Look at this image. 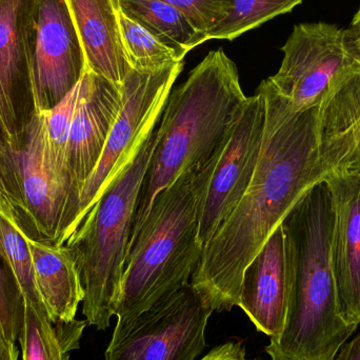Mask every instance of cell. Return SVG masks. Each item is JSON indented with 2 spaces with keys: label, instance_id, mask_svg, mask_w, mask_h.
<instances>
[{
  "label": "cell",
  "instance_id": "cell-1",
  "mask_svg": "<svg viewBox=\"0 0 360 360\" xmlns=\"http://www.w3.org/2000/svg\"><path fill=\"white\" fill-rule=\"evenodd\" d=\"M259 162L247 192L203 248L191 285L214 312L238 304L243 272L271 235L325 173L319 160L316 108L296 111L268 79Z\"/></svg>",
  "mask_w": 360,
  "mask_h": 360
},
{
  "label": "cell",
  "instance_id": "cell-2",
  "mask_svg": "<svg viewBox=\"0 0 360 360\" xmlns=\"http://www.w3.org/2000/svg\"><path fill=\"white\" fill-rule=\"evenodd\" d=\"M248 99L238 69L222 49L211 51L186 82L171 91L137 200L130 245L158 193L188 171L202 168L222 151Z\"/></svg>",
  "mask_w": 360,
  "mask_h": 360
},
{
  "label": "cell",
  "instance_id": "cell-3",
  "mask_svg": "<svg viewBox=\"0 0 360 360\" xmlns=\"http://www.w3.org/2000/svg\"><path fill=\"white\" fill-rule=\"evenodd\" d=\"M291 289L283 331L264 348L271 360H334L356 327L338 306L332 262V209L326 182L313 186L283 222Z\"/></svg>",
  "mask_w": 360,
  "mask_h": 360
},
{
  "label": "cell",
  "instance_id": "cell-4",
  "mask_svg": "<svg viewBox=\"0 0 360 360\" xmlns=\"http://www.w3.org/2000/svg\"><path fill=\"white\" fill-rule=\"evenodd\" d=\"M221 152L202 168L182 174L154 199L129 249L116 326L130 323L190 283L203 251L198 241L199 205Z\"/></svg>",
  "mask_w": 360,
  "mask_h": 360
},
{
  "label": "cell",
  "instance_id": "cell-5",
  "mask_svg": "<svg viewBox=\"0 0 360 360\" xmlns=\"http://www.w3.org/2000/svg\"><path fill=\"white\" fill-rule=\"evenodd\" d=\"M156 129L65 243L75 253L82 275V314L86 323L99 331L107 330L115 316L133 219L155 148Z\"/></svg>",
  "mask_w": 360,
  "mask_h": 360
},
{
  "label": "cell",
  "instance_id": "cell-6",
  "mask_svg": "<svg viewBox=\"0 0 360 360\" xmlns=\"http://www.w3.org/2000/svg\"><path fill=\"white\" fill-rule=\"evenodd\" d=\"M184 61L155 71L131 70L122 84V105L105 151L80 194L76 229L108 186L132 162L146 139L158 127ZM74 231V232H75Z\"/></svg>",
  "mask_w": 360,
  "mask_h": 360
},
{
  "label": "cell",
  "instance_id": "cell-7",
  "mask_svg": "<svg viewBox=\"0 0 360 360\" xmlns=\"http://www.w3.org/2000/svg\"><path fill=\"white\" fill-rule=\"evenodd\" d=\"M214 312L191 283L126 325L116 326L105 360H195Z\"/></svg>",
  "mask_w": 360,
  "mask_h": 360
},
{
  "label": "cell",
  "instance_id": "cell-8",
  "mask_svg": "<svg viewBox=\"0 0 360 360\" xmlns=\"http://www.w3.org/2000/svg\"><path fill=\"white\" fill-rule=\"evenodd\" d=\"M281 50V68L268 80L296 111L316 108L347 74L360 67L347 30L330 23L295 25Z\"/></svg>",
  "mask_w": 360,
  "mask_h": 360
},
{
  "label": "cell",
  "instance_id": "cell-9",
  "mask_svg": "<svg viewBox=\"0 0 360 360\" xmlns=\"http://www.w3.org/2000/svg\"><path fill=\"white\" fill-rule=\"evenodd\" d=\"M266 114V101L257 89L248 99L201 198L198 241L202 249L238 205L253 179L264 143Z\"/></svg>",
  "mask_w": 360,
  "mask_h": 360
},
{
  "label": "cell",
  "instance_id": "cell-10",
  "mask_svg": "<svg viewBox=\"0 0 360 360\" xmlns=\"http://www.w3.org/2000/svg\"><path fill=\"white\" fill-rule=\"evenodd\" d=\"M36 6L37 0H0V115L20 150L38 112L34 86Z\"/></svg>",
  "mask_w": 360,
  "mask_h": 360
},
{
  "label": "cell",
  "instance_id": "cell-11",
  "mask_svg": "<svg viewBox=\"0 0 360 360\" xmlns=\"http://www.w3.org/2000/svg\"><path fill=\"white\" fill-rule=\"evenodd\" d=\"M21 188L35 240L63 245L75 230L78 207L53 166L40 112L32 118L19 153Z\"/></svg>",
  "mask_w": 360,
  "mask_h": 360
},
{
  "label": "cell",
  "instance_id": "cell-12",
  "mask_svg": "<svg viewBox=\"0 0 360 360\" xmlns=\"http://www.w3.org/2000/svg\"><path fill=\"white\" fill-rule=\"evenodd\" d=\"M84 48L67 0H37L34 86L38 112L58 105L86 72Z\"/></svg>",
  "mask_w": 360,
  "mask_h": 360
},
{
  "label": "cell",
  "instance_id": "cell-13",
  "mask_svg": "<svg viewBox=\"0 0 360 360\" xmlns=\"http://www.w3.org/2000/svg\"><path fill=\"white\" fill-rule=\"evenodd\" d=\"M84 82L65 153L67 174L78 207L82 188L97 168L122 105V89L113 82L88 69Z\"/></svg>",
  "mask_w": 360,
  "mask_h": 360
},
{
  "label": "cell",
  "instance_id": "cell-14",
  "mask_svg": "<svg viewBox=\"0 0 360 360\" xmlns=\"http://www.w3.org/2000/svg\"><path fill=\"white\" fill-rule=\"evenodd\" d=\"M290 289L289 241L281 224L245 268L237 307L258 332L275 338L285 326Z\"/></svg>",
  "mask_w": 360,
  "mask_h": 360
},
{
  "label": "cell",
  "instance_id": "cell-15",
  "mask_svg": "<svg viewBox=\"0 0 360 360\" xmlns=\"http://www.w3.org/2000/svg\"><path fill=\"white\" fill-rule=\"evenodd\" d=\"M323 181L332 209L331 251L338 306L349 325L360 323V177L329 176Z\"/></svg>",
  "mask_w": 360,
  "mask_h": 360
},
{
  "label": "cell",
  "instance_id": "cell-16",
  "mask_svg": "<svg viewBox=\"0 0 360 360\" xmlns=\"http://www.w3.org/2000/svg\"><path fill=\"white\" fill-rule=\"evenodd\" d=\"M316 137L326 179L360 177V67L317 105Z\"/></svg>",
  "mask_w": 360,
  "mask_h": 360
},
{
  "label": "cell",
  "instance_id": "cell-17",
  "mask_svg": "<svg viewBox=\"0 0 360 360\" xmlns=\"http://www.w3.org/2000/svg\"><path fill=\"white\" fill-rule=\"evenodd\" d=\"M89 71L122 88L131 71L122 46L117 0H67Z\"/></svg>",
  "mask_w": 360,
  "mask_h": 360
},
{
  "label": "cell",
  "instance_id": "cell-18",
  "mask_svg": "<svg viewBox=\"0 0 360 360\" xmlns=\"http://www.w3.org/2000/svg\"><path fill=\"white\" fill-rule=\"evenodd\" d=\"M36 283L53 323L75 321L84 289L75 253L68 245L27 238Z\"/></svg>",
  "mask_w": 360,
  "mask_h": 360
},
{
  "label": "cell",
  "instance_id": "cell-19",
  "mask_svg": "<svg viewBox=\"0 0 360 360\" xmlns=\"http://www.w3.org/2000/svg\"><path fill=\"white\" fill-rule=\"evenodd\" d=\"M118 8L147 30L160 44L176 54L179 60L191 50L207 41L184 13L160 0H117Z\"/></svg>",
  "mask_w": 360,
  "mask_h": 360
},
{
  "label": "cell",
  "instance_id": "cell-20",
  "mask_svg": "<svg viewBox=\"0 0 360 360\" xmlns=\"http://www.w3.org/2000/svg\"><path fill=\"white\" fill-rule=\"evenodd\" d=\"M86 321L53 323L44 310L25 302V323L18 342L22 360H69L79 348Z\"/></svg>",
  "mask_w": 360,
  "mask_h": 360
},
{
  "label": "cell",
  "instance_id": "cell-21",
  "mask_svg": "<svg viewBox=\"0 0 360 360\" xmlns=\"http://www.w3.org/2000/svg\"><path fill=\"white\" fill-rule=\"evenodd\" d=\"M302 0H224L219 22L207 33V40H234L266 21L291 12Z\"/></svg>",
  "mask_w": 360,
  "mask_h": 360
},
{
  "label": "cell",
  "instance_id": "cell-22",
  "mask_svg": "<svg viewBox=\"0 0 360 360\" xmlns=\"http://www.w3.org/2000/svg\"><path fill=\"white\" fill-rule=\"evenodd\" d=\"M19 153L20 149L0 115V210L32 239L33 232L21 188Z\"/></svg>",
  "mask_w": 360,
  "mask_h": 360
},
{
  "label": "cell",
  "instance_id": "cell-23",
  "mask_svg": "<svg viewBox=\"0 0 360 360\" xmlns=\"http://www.w3.org/2000/svg\"><path fill=\"white\" fill-rule=\"evenodd\" d=\"M84 77H82L77 86L58 105H55L49 111L40 112L42 120H44V134H46L49 155L52 160L53 166L67 181L71 192V184H70L67 168H65V153H67L72 122L75 117L76 111H77L78 105H79L82 95H84ZM72 195H73L78 207V201L74 196L73 192H72Z\"/></svg>",
  "mask_w": 360,
  "mask_h": 360
},
{
  "label": "cell",
  "instance_id": "cell-24",
  "mask_svg": "<svg viewBox=\"0 0 360 360\" xmlns=\"http://www.w3.org/2000/svg\"><path fill=\"white\" fill-rule=\"evenodd\" d=\"M118 22L122 46L131 69L139 72L155 71L171 63H179L173 51L160 44L147 30L127 17L118 8Z\"/></svg>",
  "mask_w": 360,
  "mask_h": 360
},
{
  "label": "cell",
  "instance_id": "cell-25",
  "mask_svg": "<svg viewBox=\"0 0 360 360\" xmlns=\"http://www.w3.org/2000/svg\"><path fill=\"white\" fill-rule=\"evenodd\" d=\"M25 315V298L0 256V330L14 344L22 330Z\"/></svg>",
  "mask_w": 360,
  "mask_h": 360
},
{
  "label": "cell",
  "instance_id": "cell-26",
  "mask_svg": "<svg viewBox=\"0 0 360 360\" xmlns=\"http://www.w3.org/2000/svg\"><path fill=\"white\" fill-rule=\"evenodd\" d=\"M174 6L201 33L207 34L224 16V0H160Z\"/></svg>",
  "mask_w": 360,
  "mask_h": 360
},
{
  "label": "cell",
  "instance_id": "cell-27",
  "mask_svg": "<svg viewBox=\"0 0 360 360\" xmlns=\"http://www.w3.org/2000/svg\"><path fill=\"white\" fill-rule=\"evenodd\" d=\"M200 360H248L245 345L239 340H231L216 347Z\"/></svg>",
  "mask_w": 360,
  "mask_h": 360
},
{
  "label": "cell",
  "instance_id": "cell-28",
  "mask_svg": "<svg viewBox=\"0 0 360 360\" xmlns=\"http://www.w3.org/2000/svg\"><path fill=\"white\" fill-rule=\"evenodd\" d=\"M334 360H360V333L342 345Z\"/></svg>",
  "mask_w": 360,
  "mask_h": 360
},
{
  "label": "cell",
  "instance_id": "cell-29",
  "mask_svg": "<svg viewBox=\"0 0 360 360\" xmlns=\"http://www.w3.org/2000/svg\"><path fill=\"white\" fill-rule=\"evenodd\" d=\"M347 37L353 52L360 59V8L359 12L355 14L350 27L347 30Z\"/></svg>",
  "mask_w": 360,
  "mask_h": 360
},
{
  "label": "cell",
  "instance_id": "cell-30",
  "mask_svg": "<svg viewBox=\"0 0 360 360\" xmlns=\"http://www.w3.org/2000/svg\"><path fill=\"white\" fill-rule=\"evenodd\" d=\"M18 349L0 330V360H18Z\"/></svg>",
  "mask_w": 360,
  "mask_h": 360
},
{
  "label": "cell",
  "instance_id": "cell-31",
  "mask_svg": "<svg viewBox=\"0 0 360 360\" xmlns=\"http://www.w3.org/2000/svg\"><path fill=\"white\" fill-rule=\"evenodd\" d=\"M254 360H257V359H254Z\"/></svg>",
  "mask_w": 360,
  "mask_h": 360
}]
</instances>
